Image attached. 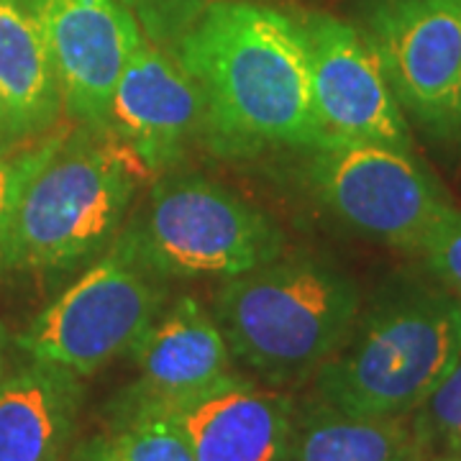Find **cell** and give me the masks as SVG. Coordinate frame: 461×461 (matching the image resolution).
<instances>
[{
    "instance_id": "cell-1",
    "label": "cell",
    "mask_w": 461,
    "mask_h": 461,
    "mask_svg": "<svg viewBox=\"0 0 461 461\" xmlns=\"http://www.w3.org/2000/svg\"><path fill=\"white\" fill-rule=\"evenodd\" d=\"M172 51L205 100L213 151L323 147L297 18L249 0H213Z\"/></svg>"
},
{
    "instance_id": "cell-2",
    "label": "cell",
    "mask_w": 461,
    "mask_h": 461,
    "mask_svg": "<svg viewBox=\"0 0 461 461\" xmlns=\"http://www.w3.org/2000/svg\"><path fill=\"white\" fill-rule=\"evenodd\" d=\"M233 362L272 387H293L346 344L362 313L357 282L315 257H277L223 280L213 297Z\"/></svg>"
},
{
    "instance_id": "cell-3",
    "label": "cell",
    "mask_w": 461,
    "mask_h": 461,
    "mask_svg": "<svg viewBox=\"0 0 461 461\" xmlns=\"http://www.w3.org/2000/svg\"><path fill=\"white\" fill-rule=\"evenodd\" d=\"M144 185L151 177L129 149L105 131L72 129L21 200L0 247V267L50 275L98 259Z\"/></svg>"
},
{
    "instance_id": "cell-4",
    "label": "cell",
    "mask_w": 461,
    "mask_h": 461,
    "mask_svg": "<svg viewBox=\"0 0 461 461\" xmlns=\"http://www.w3.org/2000/svg\"><path fill=\"white\" fill-rule=\"evenodd\" d=\"M461 357V300L402 287L359 321L313 377V397L369 418L411 415Z\"/></svg>"
},
{
    "instance_id": "cell-5",
    "label": "cell",
    "mask_w": 461,
    "mask_h": 461,
    "mask_svg": "<svg viewBox=\"0 0 461 461\" xmlns=\"http://www.w3.org/2000/svg\"><path fill=\"white\" fill-rule=\"evenodd\" d=\"M118 239L167 282L230 280L282 257L280 226L221 182L167 172Z\"/></svg>"
},
{
    "instance_id": "cell-6",
    "label": "cell",
    "mask_w": 461,
    "mask_h": 461,
    "mask_svg": "<svg viewBox=\"0 0 461 461\" xmlns=\"http://www.w3.org/2000/svg\"><path fill=\"white\" fill-rule=\"evenodd\" d=\"M167 303L169 282L115 236L16 341L29 359L93 377L113 359L131 354Z\"/></svg>"
},
{
    "instance_id": "cell-7",
    "label": "cell",
    "mask_w": 461,
    "mask_h": 461,
    "mask_svg": "<svg viewBox=\"0 0 461 461\" xmlns=\"http://www.w3.org/2000/svg\"><path fill=\"white\" fill-rule=\"evenodd\" d=\"M311 151L318 200L362 236L418 251L451 208L412 151L375 141H326Z\"/></svg>"
},
{
    "instance_id": "cell-8",
    "label": "cell",
    "mask_w": 461,
    "mask_h": 461,
    "mask_svg": "<svg viewBox=\"0 0 461 461\" xmlns=\"http://www.w3.org/2000/svg\"><path fill=\"white\" fill-rule=\"evenodd\" d=\"M362 32L400 108L454 136L461 111V0H372Z\"/></svg>"
},
{
    "instance_id": "cell-9",
    "label": "cell",
    "mask_w": 461,
    "mask_h": 461,
    "mask_svg": "<svg viewBox=\"0 0 461 461\" xmlns=\"http://www.w3.org/2000/svg\"><path fill=\"white\" fill-rule=\"evenodd\" d=\"M303 29L311 90L329 141H375L412 151L405 111L362 26L330 14H308Z\"/></svg>"
},
{
    "instance_id": "cell-10",
    "label": "cell",
    "mask_w": 461,
    "mask_h": 461,
    "mask_svg": "<svg viewBox=\"0 0 461 461\" xmlns=\"http://www.w3.org/2000/svg\"><path fill=\"white\" fill-rule=\"evenodd\" d=\"M50 51L65 113L103 131L121 72L147 41L123 0H23Z\"/></svg>"
},
{
    "instance_id": "cell-11",
    "label": "cell",
    "mask_w": 461,
    "mask_h": 461,
    "mask_svg": "<svg viewBox=\"0 0 461 461\" xmlns=\"http://www.w3.org/2000/svg\"><path fill=\"white\" fill-rule=\"evenodd\" d=\"M151 182L172 172L195 136H205V100L177 54L144 41L121 72L108 105L105 129Z\"/></svg>"
},
{
    "instance_id": "cell-12",
    "label": "cell",
    "mask_w": 461,
    "mask_h": 461,
    "mask_svg": "<svg viewBox=\"0 0 461 461\" xmlns=\"http://www.w3.org/2000/svg\"><path fill=\"white\" fill-rule=\"evenodd\" d=\"M136 382L118 405L172 411L233 375V357L213 313L198 297L169 300L129 354Z\"/></svg>"
},
{
    "instance_id": "cell-13",
    "label": "cell",
    "mask_w": 461,
    "mask_h": 461,
    "mask_svg": "<svg viewBox=\"0 0 461 461\" xmlns=\"http://www.w3.org/2000/svg\"><path fill=\"white\" fill-rule=\"evenodd\" d=\"M295 400L236 372L169 412L195 461H287Z\"/></svg>"
},
{
    "instance_id": "cell-14",
    "label": "cell",
    "mask_w": 461,
    "mask_h": 461,
    "mask_svg": "<svg viewBox=\"0 0 461 461\" xmlns=\"http://www.w3.org/2000/svg\"><path fill=\"white\" fill-rule=\"evenodd\" d=\"M85 402L83 377L36 362L0 377V461H67Z\"/></svg>"
},
{
    "instance_id": "cell-15",
    "label": "cell",
    "mask_w": 461,
    "mask_h": 461,
    "mask_svg": "<svg viewBox=\"0 0 461 461\" xmlns=\"http://www.w3.org/2000/svg\"><path fill=\"white\" fill-rule=\"evenodd\" d=\"M65 113L50 51L23 0H0V141L14 147L59 129Z\"/></svg>"
},
{
    "instance_id": "cell-16",
    "label": "cell",
    "mask_w": 461,
    "mask_h": 461,
    "mask_svg": "<svg viewBox=\"0 0 461 461\" xmlns=\"http://www.w3.org/2000/svg\"><path fill=\"white\" fill-rule=\"evenodd\" d=\"M287 461H426L411 415L369 418L311 397L295 408Z\"/></svg>"
},
{
    "instance_id": "cell-17",
    "label": "cell",
    "mask_w": 461,
    "mask_h": 461,
    "mask_svg": "<svg viewBox=\"0 0 461 461\" xmlns=\"http://www.w3.org/2000/svg\"><path fill=\"white\" fill-rule=\"evenodd\" d=\"M67 461H195V456L169 412L115 402L105 429L75 444Z\"/></svg>"
},
{
    "instance_id": "cell-18",
    "label": "cell",
    "mask_w": 461,
    "mask_h": 461,
    "mask_svg": "<svg viewBox=\"0 0 461 461\" xmlns=\"http://www.w3.org/2000/svg\"><path fill=\"white\" fill-rule=\"evenodd\" d=\"M411 429L426 461L461 456V357L411 412Z\"/></svg>"
},
{
    "instance_id": "cell-19",
    "label": "cell",
    "mask_w": 461,
    "mask_h": 461,
    "mask_svg": "<svg viewBox=\"0 0 461 461\" xmlns=\"http://www.w3.org/2000/svg\"><path fill=\"white\" fill-rule=\"evenodd\" d=\"M67 133L69 129H54L41 139L14 144V147H0V247L8 236V229L16 218L18 205L26 195L29 185L65 141Z\"/></svg>"
},
{
    "instance_id": "cell-20",
    "label": "cell",
    "mask_w": 461,
    "mask_h": 461,
    "mask_svg": "<svg viewBox=\"0 0 461 461\" xmlns=\"http://www.w3.org/2000/svg\"><path fill=\"white\" fill-rule=\"evenodd\" d=\"M123 3L139 18L149 41L175 47V41L195 23V18L213 0H123Z\"/></svg>"
},
{
    "instance_id": "cell-21",
    "label": "cell",
    "mask_w": 461,
    "mask_h": 461,
    "mask_svg": "<svg viewBox=\"0 0 461 461\" xmlns=\"http://www.w3.org/2000/svg\"><path fill=\"white\" fill-rule=\"evenodd\" d=\"M418 251L426 257L433 275L444 282L446 290L461 300V211L451 205L430 229Z\"/></svg>"
},
{
    "instance_id": "cell-22",
    "label": "cell",
    "mask_w": 461,
    "mask_h": 461,
    "mask_svg": "<svg viewBox=\"0 0 461 461\" xmlns=\"http://www.w3.org/2000/svg\"><path fill=\"white\" fill-rule=\"evenodd\" d=\"M0 377H3V333H0Z\"/></svg>"
},
{
    "instance_id": "cell-23",
    "label": "cell",
    "mask_w": 461,
    "mask_h": 461,
    "mask_svg": "<svg viewBox=\"0 0 461 461\" xmlns=\"http://www.w3.org/2000/svg\"><path fill=\"white\" fill-rule=\"evenodd\" d=\"M433 461H461V456H438V459Z\"/></svg>"
},
{
    "instance_id": "cell-24",
    "label": "cell",
    "mask_w": 461,
    "mask_h": 461,
    "mask_svg": "<svg viewBox=\"0 0 461 461\" xmlns=\"http://www.w3.org/2000/svg\"><path fill=\"white\" fill-rule=\"evenodd\" d=\"M456 133H459V136H461V111H459V129H456Z\"/></svg>"
},
{
    "instance_id": "cell-25",
    "label": "cell",
    "mask_w": 461,
    "mask_h": 461,
    "mask_svg": "<svg viewBox=\"0 0 461 461\" xmlns=\"http://www.w3.org/2000/svg\"><path fill=\"white\" fill-rule=\"evenodd\" d=\"M0 147H3V141H0Z\"/></svg>"
}]
</instances>
